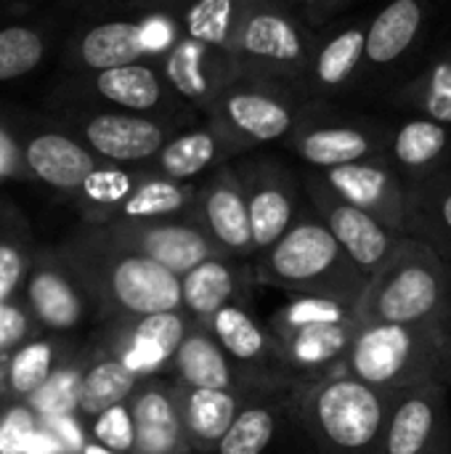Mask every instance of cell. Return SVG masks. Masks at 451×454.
Segmentation results:
<instances>
[{
    "instance_id": "cell-1",
    "label": "cell",
    "mask_w": 451,
    "mask_h": 454,
    "mask_svg": "<svg viewBox=\"0 0 451 454\" xmlns=\"http://www.w3.org/2000/svg\"><path fill=\"white\" fill-rule=\"evenodd\" d=\"M258 282L287 295H319L359 303L367 274L351 261L327 223L308 205L292 229L253 258Z\"/></svg>"
},
{
    "instance_id": "cell-2",
    "label": "cell",
    "mask_w": 451,
    "mask_h": 454,
    "mask_svg": "<svg viewBox=\"0 0 451 454\" xmlns=\"http://www.w3.org/2000/svg\"><path fill=\"white\" fill-rule=\"evenodd\" d=\"M356 314L364 325L451 327V263L425 239L407 234L396 253L367 279Z\"/></svg>"
},
{
    "instance_id": "cell-3",
    "label": "cell",
    "mask_w": 451,
    "mask_h": 454,
    "mask_svg": "<svg viewBox=\"0 0 451 454\" xmlns=\"http://www.w3.org/2000/svg\"><path fill=\"white\" fill-rule=\"evenodd\" d=\"M393 394L348 372L300 383L298 420L306 447L314 454H380Z\"/></svg>"
},
{
    "instance_id": "cell-4",
    "label": "cell",
    "mask_w": 451,
    "mask_h": 454,
    "mask_svg": "<svg viewBox=\"0 0 451 454\" xmlns=\"http://www.w3.org/2000/svg\"><path fill=\"white\" fill-rule=\"evenodd\" d=\"M266 322L279 346L282 372L298 386L346 372L362 327L354 303L319 295H290Z\"/></svg>"
},
{
    "instance_id": "cell-5",
    "label": "cell",
    "mask_w": 451,
    "mask_h": 454,
    "mask_svg": "<svg viewBox=\"0 0 451 454\" xmlns=\"http://www.w3.org/2000/svg\"><path fill=\"white\" fill-rule=\"evenodd\" d=\"M346 372L391 394L423 383L451 386V327L362 322Z\"/></svg>"
},
{
    "instance_id": "cell-6",
    "label": "cell",
    "mask_w": 451,
    "mask_h": 454,
    "mask_svg": "<svg viewBox=\"0 0 451 454\" xmlns=\"http://www.w3.org/2000/svg\"><path fill=\"white\" fill-rule=\"evenodd\" d=\"M319 37L303 13L282 0H253L237 43V77H253L287 90H300Z\"/></svg>"
},
{
    "instance_id": "cell-7",
    "label": "cell",
    "mask_w": 451,
    "mask_h": 454,
    "mask_svg": "<svg viewBox=\"0 0 451 454\" xmlns=\"http://www.w3.org/2000/svg\"><path fill=\"white\" fill-rule=\"evenodd\" d=\"M205 112L237 152L245 154L266 144L290 141L300 122L303 104H298L295 90L253 77H234Z\"/></svg>"
},
{
    "instance_id": "cell-8",
    "label": "cell",
    "mask_w": 451,
    "mask_h": 454,
    "mask_svg": "<svg viewBox=\"0 0 451 454\" xmlns=\"http://www.w3.org/2000/svg\"><path fill=\"white\" fill-rule=\"evenodd\" d=\"M58 104L117 109L173 120L181 109V96L170 88L157 61L144 59L101 72H80L56 93ZM175 122V120H173Z\"/></svg>"
},
{
    "instance_id": "cell-9",
    "label": "cell",
    "mask_w": 451,
    "mask_h": 454,
    "mask_svg": "<svg viewBox=\"0 0 451 454\" xmlns=\"http://www.w3.org/2000/svg\"><path fill=\"white\" fill-rule=\"evenodd\" d=\"M66 130H72L96 157L109 165H146L181 130L178 122L152 114L93 109L61 104Z\"/></svg>"
},
{
    "instance_id": "cell-10",
    "label": "cell",
    "mask_w": 451,
    "mask_h": 454,
    "mask_svg": "<svg viewBox=\"0 0 451 454\" xmlns=\"http://www.w3.org/2000/svg\"><path fill=\"white\" fill-rule=\"evenodd\" d=\"M388 128L343 112H327L319 101L303 104L300 122L290 138L292 152L311 170H332L372 157H385Z\"/></svg>"
},
{
    "instance_id": "cell-11",
    "label": "cell",
    "mask_w": 451,
    "mask_h": 454,
    "mask_svg": "<svg viewBox=\"0 0 451 454\" xmlns=\"http://www.w3.org/2000/svg\"><path fill=\"white\" fill-rule=\"evenodd\" d=\"M303 192L308 205L316 210V215L327 223V229L335 234V239L343 245V250L351 255V261L372 277L404 242L407 234L393 231L367 210L351 205L343 200L324 178L319 170H306L303 176Z\"/></svg>"
},
{
    "instance_id": "cell-12",
    "label": "cell",
    "mask_w": 451,
    "mask_h": 454,
    "mask_svg": "<svg viewBox=\"0 0 451 454\" xmlns=\"http://www.w3.org/2000/svg\"><path fill=\"white\" fill-rule=\"evenodd\" d=\"M237 173L247 197L255 255H260L263 250L276 245L308 207L303 178H298L274 157L237 162Z\"/></svg>"
},
{
    "instance_id": "cell-13",
    "label": "cell",
    "mask_w": 451,
    "mask_h": 454,
    "mask_svg": "<svg viewBox=\"0 0 451 454\" xmlns=\"http://www.w3.org/2000/svg\"><path fill=\"white\" fill-rule=\"evenodd\" d=\"M109 258L104 263V282L112 303L130 317H152L165 311H183L181 277L157 261L114 242L109 237Z\"/></svg>"
},
{
    "instance_id": "cell-14",
    "label": "cell",
    "mask_w": 451,
    "mask_h": 454,
    "mask_svg": "<svg viewBox=\"0 0 451 454\" xmlns=\"http://www.w3.org/2000/svg\"><path fill=\"white\" fill-rule=\"evenodd\" d=\"M292 439H303L298 383H279L258 394L239 412L213 454H287Z\"/></svg>"
},
{
    "instance_id": "cell-15",
    "label": "cell",
    "mask_w": 451,
    "mask_h": 454,
    "mask_svg": "<svg viewBox=\"0 0 451 454\" xmlns=\"http://www.w3.org/2000/svg\"><path fill=\"white\" fill-rule=\"evenodd\" d=\"M319 173L343 200L367 210L393 231L409 234L412 186L385 157H372Z\"/></svg>"
},
{
    "instance_id": "cell-16",
    "label": "cell",
    "mask_w": 451,
    "mask_h": 454,
    "mask_svg": "<svg viewBox=\"0 0 451 454\" xmlns=\"http://www.w3.org/2000/svg\"><path fill=\"white\" fill-rule=\"evenodd\" d=\"M194 223L231 258H255L247 197L237 165H221L197 184Z\"/></svg>"
},
{
    "instance_id": "cell-17",
    "label": "cell",
    "mask_w": 451,
    "mask_h": 454,
    "mask_svg": "<svg viewBox=\"0 0 451 454\" xmlns=\"http://www.w3.org/2000/svg\"><path fill=\"white\" fill-rule=\"evenodd\" d=\"M449 386L423 383L393 394L380 454H428L451 431Z\"/></svg>"
},
{
    "instance_id": "cell-18",
    "label": "cell",
    "mask_w": 451,
    "mask_h": 454,
    "mask_svg": "<svg viewBox=\"0 0 451 454\" xmlns=\"http://www.w3.org/2000/svg\"><path fill=\"white\" fill-rule=\"evenodd\" d=\"M109 237L167 271L183 277L199 263L223 255L221 247L194 221H146V223H114Z\"/></svg>"
},
{
    "instance_id": "cell-19",
    "label": "cell",
    "mask_w": 451,
    "mask_h": 454,
    "mask_svg": "<svg viewBox=\"0 0 451 454\" xmlns=\"http://www.w3.org/2000/svg\"><path fill=\"white\" fill-rule=\"evenodd\" d=\"M255 285L260 282L253 258H210L181 277L183 311L194 322H207L226 306H250Z\"/></svg>"
},
{
    "instance_id": "cell-20",
    "label": "cell",
    "mask_w": 451,
    "mask_h": 454,
    "mask_svg": "<svg viewBox=\"0 0 451 454\" xmlns=\"http://www.w3.org/2000/svg\"><path fill=\"white\" fill-rule=\"evenodd\" d=\"M21 146L27 170L58 192H82L88 178L106 165L66 128H40Z\"/></svg>"
},
{
    "instance_id": "cell-21",
    "label": "cell",
    "mask_w": 451,
    "mask_h": 454,
    "mask_svg": "<svg viewBox=\"0 0 451 454\" xmlns=\"http://www.w3.org/2000/svg\"><path fill=\"white\" fill-rule=\"evenodd\" d=\"M290 383V380H255L247 386L226 388V391H197L183 388L181 391V418L186 428V439L194 454H213L218 442L226 436V431L234 426L239 412L266 388Z\"/></svg>"
},
{
    "instance_id": "cell-22",
    "label": "cell",
    "mask_w": 451,
    "mask_h": 454,
    "mask_svg": "<svg viewBox=\"0 0 451 454\" xmlns=\"http://www.w3.org/2000/svg\"><path fill=\"white\" fill-rule=\"evenodd\" d=\"M167 370L173 372V380L183 388H197V391H226L237 386H247L255 380H284V378H263L239 370L223 346L215 340L207 325L194 322L189 325L178 351L173 354ZM292 383V380H290Z\"/></svg>"
},
{
    "instance_id": "cell-23",
    "label": "cell",
    "mask_w": 451,
    "mask_h": 454,
    "mask_svg": "<svg viewBox=\"0 0 451 454\" xmlns=\"http://www.w3.org/2000/svg\"><path fill=\"white\" fill-rule=\"evenodd\" d=\"M133 452L136 454H194L183 418L178 383H149L133 394L130 404Z\"/></svg>"
},
{
    "instance_id": "cell-24",
    "label": "cell",
    "mask_w": 451,
    "mask_h": 454,
    "mask_svg": "<svg viewBox=\"0 0 451 454\" xmlns=\"http://www.w3.org/2000/svg\"><path fill=\"white\" fill-rule=\"evenodd\" d=\"M165 80L181 96L183 104L207 109L210 101L237 77L234 61L215 53L213 48L181 35L175 45L157 59Z\"/></svg>"
},
{
    "instance_id": "cell-25",
    "label": "cell",
    "mask_w": 451,
    "mask_h": 454,
    "mask_svg": "<svg viewBox=\"0 0 451 454\" xmlns=\"http://www.w3.org/2000/svg\"><path fill=\"white\" fill-rule=\"evenodd\" d=\"M202 325L210 327L215 340L223 346V351L239 370L263 378H284L279 364V346L268 330V322H263L253 311V306H226Z\"/></svg>"
},
{
    "instance_id": "cell-26",
    "label": "cell",
    "mask_w": 451,
    "mask_h": 454,
    "mask_svg": "<svg viewBox=\"0 0 451 454\" xmlns=\"http://www.w3.org/2000/svg\"><path fill=\"white\" fill-rule=\"evenodd\" d=\"M385 160L409 186L425 184L449 170L451 128L420 114L407 117L396 128H388Z\"/></svg>"
},
{
    "instance_id": "cell-27",
    "label": "cell",
    "mask_w": 451,
    "mask_h": 454,
    "mask_svg": "<svg viewBox=\"0 0 451 454\" xmlns=\"http://www.w3.org/2000/svg\"><path fill=\"white\" fill-rule=\"evenodd\" d=\"M149 59L144 24L136 19L96 21L72 35L66 45V67L80 72H101Z\"/></svg>"
},
{
    "instance_id": "cell-28",
    "label": "cell",
    "mask_w": 451,
    "mask_h": 454,
    "mask_svg": "<svg viewBox=\"0 0 451 454\" xmlns=\"http://www.w3.org/2000/svg\"><path fill=\"white\" fill-rule=\"evenodd\" d=\"M231 157H239L237 146L207 120L199 128H181L162 152L144 165V170L170 181L194 184V178H205L221 165H229Z\"/></svg>"
},
{
    "instance_id": "cell-29",
    "label": "cell",
    "mask_w": 451,
    "mask_h": 454,
    "mask_svg": "<svg viewBox=\"0 0 451 454\" xmlns=\"http://www.w3.org/2000/svg\"><path fill=\"white\" fill-rule=\"evenodd\" d=\"M197 184L170 181L165 176L138 170L128 192L109 207L114 223H146V221H194Z\"/></svg>"
},
{
    "instance_id": "cell-30",
    "label": "cell",
    "mask_w": 451,
    "mask_h": 454,
    "mask_svg": "<svg viewBox=\"0 0 451 454\" xmlns=\"http://www.w3.org/2000/svg\"><path fill=\"white\" fill-rule=\"evenodd\" d=\"M367 24L369 21L343 24L319 40L300 90L322 98L348 88L367 56Z\"/></svg>"
},
{
    "instance_id": "cell-31",
    "label": "cell",
    "mask_w": 451,
    "mask_h": 454,
    "mask_svg": "<svg viewBox=\"0 0 451 454\" xmlns=\"http://www.w3.org/2000/svg\"><path fill=\"white\" fill-rule=\"evenodd\" d=\"M428 21L425 0H391L367 24V56L369 67H393L412 51Z\"/></svg>"
},
{
    "instance_id": "cell-32",
    "label": "cell",
    "mask_w": 451,
    "mask_h": 454,
    "mask_svg": "<svg viewBox=\"0 0 451 454\" xmlns=\"http://www.w3.org/2000/svg\"><path fill=\"white\" fill-rule=\"evenodd\" d=\"M250 3L253 0H191L183 5V13L178 19L181 35L231 59L234 43H237L242 19H245Z\"/></svg>"
},
{
    "instance_id": "cell-33",
    "label": "cell",
    "mask_w": 451,
    "mask_h": 454,
    "mask_svg": "<svg viewBox=\"0 0 451 454\" xmlns=\"http://www.w3.org/2000/svg\"><path fill=\"white\" fill-rule=\"evenodd\" d=\"M191 319L186 311H165L152 317H138L133 327L130 351L122 356L136 372H154L167 367L173 354L178 351Z\"/></svg>"
},
{
    "instance_id": "cell-34",
    "label": "cell",
    "mask_w": 451,
    "mask_h": 454,
    "mask_svg": "<svg viewBox=\"0 0 451 454\" xmlns=\"http://www.w3.org/2000/svg\"><path fill=\"white\" fill-rule=\"evenodd\" d=\"M412 237L425 239L451 263V173L412 186Z\"/></svg>"
},
{
    "instance_id": "cell-35",
    "label": "cell",
    "mask_w": 451,
    "mask_h": 454,
    "mask_svg": "<svg viewBox=\"0 0 451 454\" xmlns=\"http://www.w3.org/2000/svg\"><path fill=\"white\" fill-rule=\"evenodd\" d=\"M396 98L399 106L451 128V45L431 56Z\"/></svg>"
},
{
    "instance_id": "cell-36",
    "label": "cell",
    "mask_w": 451,
    "mask_h": 454,
    "mask_svg": "<svg viewBox=\"0 0 451 454\" xmlns=\"http://www.w3.org/2000/svg\"><path fill=\"white\" fill-rule=\"evenodd\" d=\"M138 375L125 359H109L96 364L80 386V410L85 415H104L114 407H122L128 396L136 394Z\"/></svg>"
},
{
    "instance_id": "cell-37",
    "label": "cell",
    "mask_w": 451,
    "mask_h": 454,
    "mask_svg": "<svg viewBox=\"0 0 451 454\" xmlns=\"http://www.w3.org/2000/svg\"><path fill=\"white\" fill-rule=\"evenodd\" d=\"M45 35L29 24L0 27V82L19 80L45 59Z\"/></svg>"
},
{
    "instance_id": "cell-38",
    "label": "cell",
    "mask_w": 451,
    "mask_h": 454,
    "mask_svg": "<svg viewBox=\"0 0 451 454\" xmlns=\"http://www.w3.org/2000/svg\"><path fill=\"white\" fill-rule=\"evenodd\" d=\"M29 298H32L37 314L51 327H58V330L74 327L82 314V303H80L77 293L53 271H43L32 279Z\"/></svg>"
},
{
    "instance_id": "cell-39",
    "label": "cell",
    "mask_w": 451,
    "mask_h": 454,
    "mask_svg": "<svg viewBox=\"0 0 451 454\" xmlns=\"http://www.w3.org/2000/svg\"><path fill=\"white\" fill-rule=\"evenodd\" d=\"M80 386H82V378L72 370H61V372L51 375L40 386V391H35L37 412H43L45 418L69 415L74 407H80Z\"/></svg>"
},
{
    "instance_id": "cell-40",
    "label": "cell",
    "mask_w": 451,
    "mask_h": 454,
    "mask_svg": "<svg viewBox=\"0 0 451 454\" xmlns=\"http://www.w3.org/2000/svg\"><path fill=\"white\" fill-rule=\"evenodd\" d=\"M51 378V348L45 343L27 346L16 354L11 364V386L19 394L40 391V386Z\"/></svg>"
},
{
    "instance_id": "cell-41",
    "label": "cell",
    "mask_w": 451,
    "mask_h": 454,
    "mask_svg": "<svg viewBox=\"0 0 451 454\" xmlns=\"http://www.w3.org/2000/svg\"><path fill=\"white\" fill-rule=\"evenodd\" d=\"M35 434L32 415L27 410H11L0 420V454H24Z\"/></svg>"
},
{
    "instance_id": "cell-42",
    "label": "cell",
    "mask_w": 451,
    "mask_h": 454,
    "mask_svg": "<svg viewBox=\"0 0 451 454\" xmlns=\"http://www.w3.org/2000/svg\"><path fill=\"white\" fill-rule=\"evenodd\" d=\"M96 436L109 447V450H133V423L130 412L122 407H114L104 412L96 423Z\"/></svg>"
},
{
    "instance_id": "cell-43",
    "label": "cell",
    "mask_w": 451,
    "mask_h": 454,
    "mask_svg": "<svg viewBox=\"0 0 451 454\" xmlns=\"http://www.w3.org/2000/svg\"><path fill=\"white\" fill-rule=\"evenodd\" d=\"M24 165V146L19 144V138L5 128L0 125V178L3 176H16L21 173Z\"/></svg>"
},
{
    "instance_id": "cell-44",
    "label": "cell",
    "mask_w": 451,
    "mask_h": 454,
    "mask_svg": "<svg viewBox=\"0 0 451 454\" xmlns=\"http://www.w3.org/2000/svg\"><path fill=\"white\" fill-rule=\"evenodd\" d=\"M21 274V255L11 245H0V301L13 290Z\"/></svg>"
},
{
    "instance_id": "cell-45",
    "label": "cell",
    "mask_w": 451,
    "mask_h": 454,
    "mask_svg": "<svg viewBox=\"0 0 451 454\" xmlns=\"http://www.w3.org/2000/svg\"><path fill=\"white\" fill-rule=\"evenodd\" d=\"M27 330V322L24 317L16 311V309H8V306H0V351L13 346Z\"/></svg>"
},
{
    "instance_id": "cell-46",
    "label": "cell",
    "mask_w": 451,
    "mask_h": 454,
    "mask_svg": "<svg viewBox=\"0 0 451 454\" xmlns=\"http://www.w3.org/2000/svg\"><path fill=\"white\" fill-rule=\"evenodd\" d=\"M346 3H351V0H303V11L300 13L311 24V21H322V19L338 13Z\"/></svg>"
},
{
    "instance_id": "cell-47",
    "label": "cell",
    "mask_w": 451,
    "mask_h": 454,
    "mask_svg": "<svg viewBox=\"0 0 451 454\" xmlns=\"http://www.w3.org/2000/svg\"><path fill=\"white\" fill-rule=\"evenodd\" d=\"M48 423L53 426V431L58 434V439H61V444H64L66 450H80V447H82L80 428L69 420V415H64V418H48Z\"/></svg>"
},
{
    "instance_id": "cell-48",
    "label": "cell",
    "mask_w": 451,
    "mask_h": 454,
    "mask_svg": "<svg viewBox=\"0 0 451 454\" xmlns=\"http://www.w3.org/2000/svg\"><path fill=\"white\" fill-rule=\"evenodd\" d=\"M61 452H64V444H61L58 439H53V436H48V434H35L24 454H61Z\"/></svg>"
},
{
    "instance_id": "cell-49",
    "label": "cell",
    "mask_w": 451,
    "mask_h": 454,
    "mask_svg": "<svg viewBox=\"0 0 451 454\" xmlns=\"http://www.w3.org/2000/svg\"><path fill=\"white\" fill-rule=\"evenodd\" d=\"M141 5H152V8H167V5H178V3H191V0H136Z\"/></svg>"
},
{
    "instance_id": "cell-50",
    "label": "cell",
    "mask_w": 451,
    "mask_h": 454,
    "mask_svg": "<svg viewBox=\"0 0 451 454\" xmlns=\"http://www.w3.org/2000/svg\"><path fill=\"white\" fill-rule=\"evenodd\" d=\"M428 454H451V431Z\"/></svg>"
},
{
    "instance_id": "cell-51",
    "label": "cell",
    "mask_w": 451,
    "mask_h": 454,
    "mask_svg": "<svg viewBox=\"0 0 451 454\" xmlns=\"http://www.w3.org/2000/svg\"><path fill=\"white\" fill-rule=\"evenodd\" d=\"M85 454H114L109 447H98V444H90V447H82Z\"/></svg>"
},
{
    "instance_id": "cell-52",
    "label": "cell",
    "mask_w": 451,
    "mask_h": 454,
    "mask_svg": "<svg viewBox=\"0 0 451 454\" xmlns=\"http://www.w3.org/2000/svg\"><path fill=\"white\" fill-rule=\"evenodd\" d=\"M282 3H287V5H292V8H295V3H298V0H282ZM300 3H303V0H300Z\"/></svg>"
},
{
    "instance_id": "cell-53",
    "label": "cell",
    "mask_w": 451,
    "mask_h": 454,
    "mask_svg": "<svg viewBox=\"0 0 451 454\" xmlns=\"http://www.w3.org/2000/svg\"><path fill=\"white\" fill-rule=\"evenodd\" d=\"M308 454H314V452H311V450H308Z\"/></svg>"
},
{
    "instance_id": "cell-54",
    "label": "cell",
    "mask_w": 451,
    "mask_h": 454,
    "mask_svg": "<svg viewBox=\"0 0 451 454\" xmlns=\"http://www.w3.org/2000/svg\"><path fill=\"white\" fill-rule=\"evenodd\" d=\"M449 394H451V386H449Z\"/></svg>"
}]
</instances>
